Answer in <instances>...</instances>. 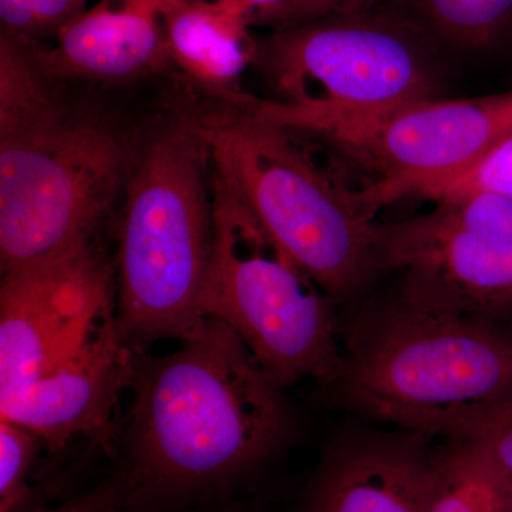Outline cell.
<instances>
[{"label": "cell", "instance_id": "cell-1", "mask_svg": "<svg viewBox=\"0 0 512 512\" xmlns=\"http://www.w3.org/2000/svg\"><path fill=\"white\" fill-rule=\"evenodd\" d=\"M126 431L130 505L178 501L245 476L284 443L282 387L234 329H204L165 356L136 353Z\"/></svg>", "mask_w": 512, "mask_h": 512}, {"label": "cell", "instance_id": "cell-2", "mask_svg": "<svg viewBox=\"0 0 512 512\" xmlns=\"http://www.w3.org/2000/svg\"><path fill=\"white\" fill-rule=\"evenodd\" d=\"M343 409L396 429L464 440L512 402V325L396 296L362 309L326 384Z\"/></svg>", "mask_w": 512, "mask_h": 512}, {"label": "cell", "instance_id": "cell-3", "mask_svg": "<svg viewBox=\"0 0 512 512\" xmlns=\"http://www.w3.org/2000/svg\"><path fill=\"white\" fill-rule=\"evenodd\" d=\"M28 43L0 36V264H32L94 241L126 181L128 160L106 124L74 113Z\"/></svg>", "mask_w": 512, "mask_h": 512}, {"label": "cell", "instance_id": "cell-4", "mask_svg": "<svg viewBox=\"0 0 512 512\" xmlns=\"http://www.w3.org/2000/svg\"><path fill=\"white\" fill-rule=\"evenodd\" d=\"M210 146L200 123L158 128L128 163L116 259V322L136 352L204 329L200 296L214 234Z\"/></svg>", "mask_w": 512, "mask_h": 512}, {"label": "cell", "instance_id": "cell-5", "mask_svg": "<svg viewBox=\"0 0 512 512\" xmlns=\"http://www.w3.org/2000/svg\"><path fill=\"white\" fill-rule=\"evenodd\" d=\"M238 109L200 121L214 174L333 301L352 298L380 271L379 224L291 130Z\"/></svg>", "mask_w": 512, "mask_h": 512}, {"label": "cell", "instance_id": "cell-6", "mask_svg": "<svg viewBox=\"0 0 512 512\" xmlns=\"http://www.w3.org/2000/svg\"><path fill=\"white\" fill-rule=\"evenodd\" d=\"M214 234L202 318L238 333L279 386L335 376L342 345L333 299L212 171Z\"/></svg>", "mask_w": 512, "mask_h": 512}, {"label": "cell", "instance_id": "cell-7", "mask_svg": "<svg viewBox=\"0 0 512 512\" xmlns=\"http://www.w3.org/2000/svg\"><path fill=\"white\" fill-rule=\"evenodd\" d=\"M256 116L311 136L372 181L357 197L372 217L386 205L456 177L512 130V92L473 99L429 97L365 113H313L272 100Z\"/></svg>", "mask_w": 512, "mask_h": 512}, {"label": "cell", "instance_id": "cell-8", "mask_svg": "<svg viewBox=\"0 0 512 512\" xmlns=\"http://www.w3.org/2000/svg\"><path fill=\"white\" fill-rule=\"evenodd\" d=\"M431 45L390 10L333 13L278 29L258 60L278 99L313 113H365L436 96Z\"/></svg>", "mask_w": 512, "mask_h": 512}, {"label": "cell", "instance_id": "cell-9", "mask_svg": "<svg viewBox=\"0 0 512 512\" xmlns=\"http://www.w3.org/2000/svg\"><path fill=\"white\" fill-rule=\"evenodd\" d=\"M377 225L379 268L399 272L406 301L512 323V201L473 192Z\"/></svg>", "mask_w": 512, "mask_h": 512}, {"label": "cell", "instance_id": "cell-10", "mask_svg": "<svg viewBox=\"0 0 512 512\" xmlns=\"http://www.w3.org/2000/svg\"><path fill=\"white\" fill-rule=\"evenodd\" d=\"M116 266L94 241L2 271L0 399L49 375L116 319Z\"/></svg>", "mask_w": 512, "mask_h": 512}, {"label": "cell", "instance_id": "cell-11", "mask_svg": "<svg viewBox=\"0 0 512 512\" xmlns=\"http://www.w3.org/2000/svg\"><path fill=\"white\" fill-rule=\"evenodd\" d=\"M136 353L121 338L116 319L110 320L52 373L0 399V419L32 431L52 451L84 437L111 453L117 407L133 384Z\"/></svg>", "mask_w": 512, "mask_h": 512}, {"label": "cell", "instance_id": "cell-12", "mask_svg": "<svg viewBox=\"0 0 512 512\" xmlns=\"http://www.w3.org/2000/svg\"><path fill=\"white\" fill-rule=\"evenodd\" d=\"M413 431H355L323 458L299 512H430L434 450Z\"/></svg>", "mask_w": 512, "mask_h": 512}, {"label": "cell", "instance_id": "cell-13", "mask_svg": "<svg viewBox=\"0 0 512 512\" xmlns=\"http://www.w3.org/2000/svg\"><path fill=\"white\" fill-rule=\"evenodd\" d=\"M47 77L121 82L171 63L160 6L146 0H100L55 36V45L29 43Z\"/></svg>", "mask_w": 512, "mask_h": 512}, {"label": "cell", "instance_id": "cell-14", "mask_svg": "<svg viewBox=\"0 0 512 512\" xmlns=\"http://www.w3.org/2000/svg\"><path fill=\"white\" fill-rule=\"evenodd\" d=\"M164 22L171 62L185 76L241 109L251 106L254 99L238 83L256 62L259 43L245 16L218 3L187 0L164 13Z\"/></svg>", "mask_w": 512, "mask_h": 512}, {"label": "cell", "instance_id": "cell-15", "mask_svg": "<svg viewBox=\"0 0 512 512\" xmlns=\"http://www.w3.org/2000/svg\"><path fill=\"white\" fill-rule=\"evenodd\" d=\"M431 45L487 49L512 29V0H383Z\"/></svg>", "mask_w": 512, "mask_h": 512}, {"label": "cell", "instance_id": "cell-16", "mask_svg": "<svg viewBox=\"0 0 512 512\" xmlns=\"http://www.w3.org/2000/svg\"><path fill=\"white\" fill-rule=\"evenodd\" d=\"M430 512H512V487L473 444L447 440L434 450Z\"/></svg>", "mask_w": 512, "mask_h": 512}, {"label": "cell", "instance_id": "cell-17", "mask_svg": "<svg viewBox=\"0 0 512 512\" xmlns=\"http://www.w3.org/2000/svg\"><path fill=\"white\" fill-rule=\"evenodd\" d=\"M484 192L512 201V130L450 180L441 181L421 191L420 198L446 200L460 195Z\"/></svg>", "mask_w": 512, "mask_h": 512}, {"label": "cell", "instance_id": "cell-18", "mask_svg": "<svg viewBox=\"0 0 512 512\" xmlns=\"http://www.w3.org/2000/svg\"><path fill=\"white\" fill-rule=\"evenodd\" d=\"M42 441L32 431L0 419V512H19L29 503V468Z\"/></svg>", "mask_w": 512, "mask_h": 512}, {"label": "cell", "instance_id": "cell-19", "mask_svg": "<svg viewBox=\"0 0 512 512\" xmlns=\"http://www.w3.org/2000/svg\"><path fill=\"white\" fill-rule=\"evenodd\" d=\"M83 10L86 0H0L2 33L36 45V39L56 36Z\"/></svg>", "mask_w": 512, "mask_h": 512}, {"label": "cell", "instance_id": "cell-20", "mask_svg": "<svg viewBox=\"0 0 512 512\" xmlns=\"http://www.w3.org/2000/svg\"><path fill=\"white\" fill-rule=\"evenodd\" d=\"M480 450L512 487V402L503 404L471 431L466 439Z\"/></svg>", "mask_w": 512, "mask_h": 512}, {"label": "cell", "instance_id": "cell-21", "mask_svg": "<svg viewBox=\"0 0 512 512\" xmlns=\"http://www.w3.org/2000/svg\"><path fill=\"white\" fill-rule=\"evenodd\" d=\"M133 485L126 474L110 478L73 500L52 510L39 512H119L130 507Z\"/></svg>", "mask_w": 512, "mask_h": 512}, {"label": "cell", "instance_id": "cell-22", "mask_svg": "<svg viewBox=\"0 0 512 512\" xmlns=\"http://www.w3.org/2000/svg\"><path fill=\"white\" fill-rule=\"evenodd\" d=\"M241 13L252 26H272L275 30L299 23L296 0H207Z\"/></svg>", "mask_w": 512, "mask_h": 512}, {"label": "cell", "instance_id": "cell-23", "mask_svg": "<svg viewBox=\"0 0 512 512\" xmlns=\"http://www.w3.org/2000/svg\"><path fill=\"white\" fill-rule=\"evenodd\" d=\"M383 0H296L299 23L333 15L377 8ZM298 23V25H299Z\"/></svg>", "mask_w": 512, "mask_h": 512}, {"label": "cell", "instance_id": "cell-24", "mask_svg": "<svg viewBox=\"0 0 512 512\" xmlns=\"http://www.w3.org/2000/svg\"><path fill=\"white\" fill-rule=\"evenodd\" d=\"M146 2H151L154 3V5L160 6L163 13H167L168 10L184 5L187 0H146Z\"/></svg>", "mask_w": 512, "mask_h": 512}]
</instances>
